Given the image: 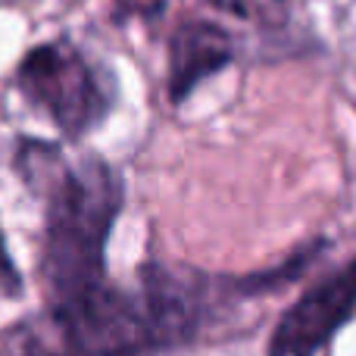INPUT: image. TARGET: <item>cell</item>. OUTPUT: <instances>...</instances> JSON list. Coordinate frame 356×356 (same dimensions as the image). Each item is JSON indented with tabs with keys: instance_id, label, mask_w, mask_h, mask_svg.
Returning <instances> with one entry per match:
<instances>
[{
	"instance_id": "obj_2",
	"label": "cell",
	"mask_w": 356,
	"mask_h": 356,
	"mask_svg": "<svg viewBox=\"0 0 356 356\" xmlns=\"http://www.w3.org/2000/svg\"><path fill=\"white\" fill-rule=\"evenodd\" d=\"M16 81L66 138H81L104 122L113 91L75 44L47 41L31 47L16 69Z\"/></svg>"
},
{
	"instance_id": "obj_4",
	"label": "cell",
	"mask_w": 356,
	"mask_h": 356,
	"mask_svg": "<svg viewBox=\"0 0 356 356\" xmlns=\"http://www.w3.org/2000/svg\"><path fill=\"white\" fill-rule=\"evenodd\" d=\"M232 60V38L209 22H184L169 41V100L181 104L207 75Z\"/></svg>"
},
{
	"instance_id": "obj_1",
	"label": "cell",
	"mask_w": 356,
	"mask_h": 356,
	"mask_svg": "<svg viewBox=\"0 0 356 356\" xmlns=\"http://www.w3.org/2000/svg\"><path fill=\"white\" fill-rule=\"evenodd\" d=\"M19 175L47 191L41 247V284L47 309H60L106 284V241L122 209V178L100 156L75 166L60 160L54 144H19Z\"/></svg>"
},
{
	"instance_id": "obj_3",
	"label": "cell",
	"mask_w": 356,
	"mask_h": 356,
	"mask_svg": "<svg viewBox=\"0 0 356 356\" xmlns=\"http://www.w3.org/2000/svg\"><path fill=\"white\" fill-rule=\"evenodd\" d=\"M356 313V257L300 297L269 338V356L316 353Z\"/></svg>"
},
{
	"instance_id": "obj_6",
	"label": "cell",
	"mask_w": 356,
	"mask_h": 356,
	"mask_svg": "<svg viewBox=\"0 0 356 356\" xmlns=\"http://www.w3.org/2000/svg\"><path fill=\"white\" fill-rule=\"evenodd\" d=\"M216 3H225V0H216ZM228 6H232V10H234V0H228Z\"/></svg>"
},
{
	"instance_id": "obj_5",
	"label": "cell",
	"mask_w": 356,
	"mask_h": 356,
	"mask_svg": "<svg viewBox=\"0 0 356 356\" xmlns=\"http://www.w3.org/2000/svg\"><path fill=\"white\" fill-rule=\"evenodd\" d=\"M22 294V275H19L16 263H13L10 250H6L3 232H0V297H19Z\"/></svg>"
}]
</instances>
